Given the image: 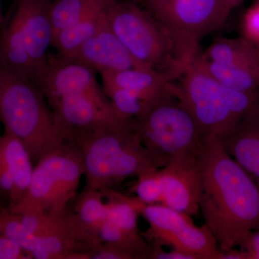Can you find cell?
<instances>
[{"instance_id": "obj_1", "label": "cell", "mask_w": 259, "mask_h": 259, "mask_svg": "<svg viewBox=\"0 0 259 259\" xmlns=\"http://www.w3.org/2000/svg\"><path fill=\"white\" fill-rule=\"evenodd\" d=\"M197 163L199 211L220 250L236 248L248 232L259 227V188L216 136L204 140Z\"/></svg>"}, {"instance_id": "obj_30", "label": "cell", "mask_w": 259, "mask_h": 259, "mask_svg": "<svg viewBox=\"0 0 259 259\" xmlns=\"http://www.w3.org/2000/svg\"><path fill=\"white\" fill-rule=\"evenodd\" d=\"M153 251L151 259H195L192 255L184 253L175 249L166 251L161 248V246L153 245Z\"/></svg>"}, {"instance_id": "obj_29", "label": "cell", "mask_w": 259, "mask_h": 259, "mask_svg": "<svg viewBox=\"0 0 259 259\" xmlns=\"http://www.w3.org/2000/svg\"><path fill=\"white\" fill-rule=\"evenodd\" d=\"M244 24L247 39L259 46V7L247 14Z\"/></svg>"}, {"instance_id": "obj_10", "label": "cell", "mask_w": 259, "mask_h": 259, "mask_svg": "<svg viewBox=\"0 0 259 259\" xmlns=\"http://www.w3.org/2000/svg\"><path fill=\"white\" fill-rule=\"evenodd\" d=\"M50 5L49 0H18L15 10L21 23L36 85L47 69L48 50L54 38Z\"/></svg>"}, {"instance_id": "obj_34", "label": "cell", "mask_w": 259, "mask_h": 259, "mask_svg": "<svg viewBox=\"0 0 259 259\" xmlns=\"http://www.w3.org/2000/svg\"><path fill=\"white\" fill-rule=\"evenodd\" d=\"M0 24H1V10H0Z\"/></svg>"}, {"instance_id": "obj_18", "label": "cell", "mask_w": 259, "mask_h": 259, "mask_svg": "<svg viewBox=\"0 0 259 259\" xmlns=\"http://www.w3.org/2000/svg\"><path fill=\"white\" fill-rule=\"evenodd\" d=\"M103 87H116L132 92L148 100L173 85L177 76L171 73L147 68H133L100 72Z\"/></svg>"}, {"instance_id": "obj_6", "label": "cell", "mask_w": 259, "mask_h": 259, "mask_svg": "<svg viewBox=\"0 0 259 259\" xmlns=\"http://www.w3.org/2000/svg\"><path fill=\"white\" fill-rule=\"evenodd\" d=\"M106 13L112 30L135 60L148 69L182 76L187 66L179 60L171 35L148 12L117 0Z\"/></svg>"}, {"instance_id": "obj_23", "label": "cell", "mask_w": 259, "mask_h": 259, "mask_svg": "<svg viewBox=\"0 0 259 259\" xmlns=\"http://www.w3.org/2000/svg\"><path fill=\"white\" fill-rule=\"evenodd\" d=\"M104 197L105 194L100 191L83 190L75 206V214L80 223L100 243L99 228L107 218Z\"/></svg>"}, {"instance_id": "obj_9", "label": "cell", "mask_w": 259, "mask_h": 259, "mask_svg": "<svg viewBox=\"0 0 259 259\" xmlns=\"http://www.w3.org/2000/svg\"><path fill=\"white\" fill-rule=\"evenodd\" d=\"M192 62L228 88L258 90L259 46L248 39H218Z\"/></svg>"}, {"instance_id": "obj_24", "label": "cell", "mask_w": 259, "mask_h": 259, "mask_svg": "<svg viewBox=\"0 0 259 259\" xmlns=\"http://www.w3.org/2000/svg\"><path fill=\"white\" fill-rule=\"evenodd\" d=\"M107 198V219L122 229L134 234H139L138 212L131 205L127 197L115 192L113 189L104 191Z\"/></svg>"}, {"instance_id": "obj_16", "label": "cell", "mask_w": 259, "mask_h": 259, "mask_svg": "<svg viewBox=\"0 0 259 259\" xmlns=\"http://www.w3.org/2000/svg\"><path fill=\"white\" fill-rule=\"evenodd\" d=\"M220 139L227 152L259 182V101Z\"/></svg>"}, {"instance_id": "obj_25", "label": "cell", "mask_w": 259, "mask_h": 259, "mask_svg": "<svg viewBox=\"0 0 259 259\" xmlns=\"http://www.w3.org/2000/svg\"><path fill=\"white\" fill-rule=\"evenodd\" d=\"M103 90L110 99L115 113L124 120L139 115L149 100H143L132 92L116 87H103Z\"/></svg>"}, {"instance_id": "obj_19", "label": "cell", "mask_w": 259, "mask_h": 259, "mask_svg": "<svg viewBox=\"0 0 259 259\" xmlns=\"http://www.w3.org/2000/svg\"><path fill=\"white\" fill-rule=\"evenodd\" d=\"M0 67L35 83L21 23L15 11L0 32Z\"/></svg>"}, {"instance_id": "obj_4", "label": "cell", "mask_w": 259, "mask_h": 259, "mask_svg": "<svg viewBox=\"0 0 259 259\" xmlns=\"http://www.w3.org/2000/svg\"><path fill=\"white\" fill-rule=\"evenodd\" d=\"M0 100V120L5 132L21 141L36 164L64 144L55 116L45 95L35 83L5 71Z\"/></svg>"}, {"instance_id": "obj_13", "label": "cell", "mask_w": 259, "mask_h": 259, "mask_svg": "<svg viewBox=\"0 0 259 259\" xmlns=\"http://www.w3.org/2000/svg\"><path fill=\"white\" fill-rule=\"evenodd\" d=\"M105 91L71 95L50 105L58 131L64 141H71L83 130L88 128L107 115L115 112Z\"/></svg>"}, {"instance_id": "obj_27", "label": "cell", "mask_w": 259, "mask_h": 259, "mask_svg": "<svg viewBox=\"0 0 259 259\" xmlns=\"http://www.w3.org/2000/svg\"><path fill=\"white\" fill-rule=\"evenodd\" d=\"M26 258L31 257L18 243L0 233V259Z\"/></svg>"}, {"instance_id": "obj_21", "label": "cell", "mask_w": 259, "mask_h": 259, "mask_svg": "<svg viewBox=\"0 0 259 259\" xmlns=\"http://www.w3.org/2000/svg\"><path fill=\"white\" fill-rule=\"evenodd\" d=\"M117 0H55L51 3L54 35L77 23L97 9L107 8Z\"/></svg>"}, {"instance_id": "obj_11", "label": "cell", "mask_w": 259, "mask_h": 259, "mask_svg": "<svg viewBox=\"0 0 259 259\" xmlns=\"http://www.w3.org/2000/svg\"><path fill=\"white\" fill-rule=\"evenodd\" d=\"M106 10L102 13L95 33L68 60L82 63L100 73L146 68L135 60L112 30L107 20Z\"/></svg>"}, {"instance_id": "obj_22", "label": "cell", "mask_w": 259, "mask_h": 259, "mask_svg": "<svg viewBox=\"0 0 259 259\" xmlns=\"http://www.w3.org/2000/svg\"><path fill=\"white\" fill-rule=\"evenodd\" d=\"M0 233L18 243L31 258L52 259L42 239L27 229L18 216L0 209Z\"/></svg>"}, {"instance_id": "obj_17", "label": "cell", "mask_w": 259, "mask_h": 259, "mask_svg": "<svg viewBox=\"0 0 259 259\" xmlns=\"http://www.w3.org/2000/svg\"><path fill=\"white\" fill-rule=\"evenodd\" d=\"M151 243L157 246L168 245L172 249L192 255L195 259H221L222 257L217 238L211 230L205 223L202 227L196 226L192 219L156 236Z\"/></svg>"}, {"instance_id": "obj_15", "label": "cell", "mask_w": 259, "mask_h": 259, "mask_svg": "<svg viewBox=\"0 0 259 259\" xmlns=\"http://www.w3.org/2000/svg\"><path fill=\"white\" fill-rule=\"evenodd\" d=\"M32 171L31 158L21 141L5 132L0 136V195L13 202L10 209L28 192Z\"/></svg>"}, {"instance_id": "obj_31", "label": "cell", "mask_w": 259, "mask_h": 259, "mask_svg": "<svg viewBox=\"0 0 259 259\" xmlns=\"http://www.w3.org/2000/svg\"><path fill=\"white\" fill-rule=\"evenodd\" d=\"M222 253V258L221 259H247L245 252L240 249H236V248H231L226 250L221 251Z\"/></svg>"}, {"instance_id": "obj_32", "label": "cell", "mask_w": 259, "mask_h": 259, "mask_svg": "<svg viewBox=\"0 0 259 259\" xmlns=\"http://www.w3.org/2000/svg\"><path fill=\"white\" fill-rule=\"evenodd\" d=\"M5 81H6V76H5V70L0 67V100L4 91Z\"/></svg>"}, {"instance_id": "obj_14", "label": "cell", "mask_w": 259, "mask_h": 259, "mask_svg": "<svg viewBox=\"0 0 259 259\" xmlns=\"http://www.w3.org/2000/svg\"><path fill=\"white\" fill-rule=\"evenodd\" d=\"M160 171L163 183L162 204L191 217L197 215L201 194L197 156L174 162Z\"/></svg>"}, {"instance_id": "obj_5", "label": "cell", "mask_w": 259, "mask_h": 259, "mask_svg": "<svg viewBox=\"0 0 259 259\" xmlns=\"http://www.w3.org/2000/svg\"><path fill=\"white\" fill-rule=\"evenodd\" d=\"M182 76L186 102L207 136L223 137L259 101L258 90L245 93L228 88L193 62Z\"/></svg>"}, {"instance_id": "obj_2", "label": "cell", "mask_w": 259, "mask_h": 259, "mask_svg": "<svg viewBox=\"0 0 259 259\" xmlns=\"http://www.w3.org/2000/svg\"><path fill=\"white\" fill-rule=\"evenodd\" d=\"M68 142L76 146L82 158L85 190L104 192L131 177L157 170L139 136L115 112Z\"/></svg>"}, {"instance_id": "obj_7", "label": "cell", "mask_w": 259, "mask_h": 259, "mask_svg": "<svg viewBox=\"0 0 259 259\" xmlns=\"http://www.w3.org/2000/svg\"><path fill=\"white\" fill-rule=\"evenodd\" d=\"M84 166L79 151L65 141L57 151L35 165L28 192L9 212L15 214L40 212L59 218L68 211V204L76 194Z\"/></svg>"}, {"instance_id": "obj_26", "label": "cell", "mask_w": 259, "mask_h": 259, "mask_svg": "<svg viewBox=\"0 0 259 259\" xmlns=\"http://www.w3.org/2000/svg\"><path fill=\"white\" fill-rule=\"evenodd\" d=\"M132 191L144 203H161L163 196V183L160 169L148 172L138 177Z\"/></svg>"}, {"instance_id": "obj_8", "label": "cell", "mask_w": 259, "mask_h": 259, "mask_svg": "<svg viewBox=\"0 0 259 259\" xmlns=\"http://www.w3.org/2000/svg\"><path fill=\"white\" fill-rule=\"evenodd\" d=\"M171 35L179 60L186 66L199 54V40L223 26L230 12L224 0H143Z\"/></svg>"}, {"instance_id": "obj_28", "label": "cell", "mask_w": 259, "mask_h": 259, "mask_svg": "<svg viewBox=\"0 0 259 259\" xmlns=\"http://www.w3.org/2000/svg\"><path fill=\"white\" fill-rule=\"evenodd\" d=\"M238 247L245 252L247 259H259V227L248 232Z\"/></svg>"}, {"instance_id": "obj_3", "label": "cell", "mask_w": 259, "mask_h": 259, "mask_svg": "<svg viewBox=\"0 0 259 259\" xmlns=\"http://www.w3.org/2000/svg\"><path fill=\"white\" fill-rule=\"evenodd\" d=\"M126 122L157 169L196 157L208 137L191 111L182 89L175 83L148 100L139 115Z\"/></svg>"}, {"instance_id": "obj_20", "label": "cell", "mask_w": 259, "mask_h": 259, "mask_svg": "<svg viewBox=\"0 0 259 259\" xmlns=\"http://www.w3.org/2000/svg\"><path fill=\"white\" fill-rule=\"evenodd\" d=\"M107 8L95 10L77 23L54 35L52 47L57 50L59 56L71 59L96 31L102 13Z\"/></svg>"}, {"instance_id": "obj_12", "label": "cell", "mask_w": 259, "mask_h": 259, "mask_svg": "<svg viewBox=\"0 0 259 259\" xmlns=\"http://www.w3.org/2000/svg\"><path fill=\"white\" fill-rule=\"evenodd\" d=\"M37 86L51 105L64 97L103 91L90 66L58 56L51 58Z\"/></svg>"}, {"instance_id": "obj_33", "label": "cell", "mask_w": 259, "mask_h": 259, "mask_svg": "<svg viewBox=\"0 0 259 259\" xmlns=\"http://www.w3.org/2000/svg\"><path fill=\"white\" fill-rule=\"evenodd\" d=\"M242 1H243V0H224L227 9L228 10L230 13H231V10H233V8L238 6Z\"/></svg>"}]
</instances>
